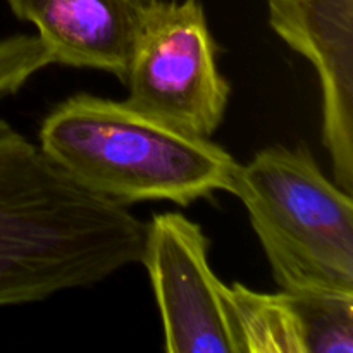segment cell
<instances>
[{
	"label": "cell",
	"mask_w": 353,
	"mask_h": 353,
	"mask_svg": "<svg viewBox=\"0 0 353 353\" xmlns=\"http://www.w3.org/2000/svg\"><path fill=\"white\" fill-rule=\"evenodd\" d=\"M216 54L199 0H147L123 81L126 102L176 130L210 138L231 95Z\"/></svg>",
	"instance_id": "4"
},
{
	"label": "cell",
	"mask_w": 353,
	"mask_h": 353,
	"mask_svg": "<svg viewBox=\"0 0 353 353\" xmlns=\"http://www.w3.org/2000/svg\"><path fill=\"white\" fill-rule=\"evenodd\" d=\"M45 155L83 188L123 205H190L234 192L240 164L210 138L169 126L123 100L78 93L41 123Z\"/></svg>",
	"instance_id": "2"
},
{
	"label": "cell",
	"mask_w": 353,
	"mask_h": 353,
	"mask_svg": "<svg viewBox=\"0 0 353 353\" xmlns=\"http://www.w3.org/2000/svg\"><path fill=\"white\" fill-rule=\"evenodd\" d=\"M140 262L154 288L169 353H238L224 283L209 264V238L179 212L145 224Z\"/></svg>",
	"instance_id": "5"
},
{
	"label": "cell",
	"mask_w": 353,
	"mask_h": 353,
	"mask_svg": "<svg viewBox=\"0 0 353 353\" xmlns=\"http://www.w3.org/2000/svg\"><path fill=\"white\" fill-rule=\"evenodd\" d=\"M52 64L38 34H14L0 40V97L16 93L34 72Z\"/></svg>",
	"instance_id": "10"
},
{
	"label": "cell",
	"mask_w": 353,
	"mask_h": 353,
	"mask_svg": "<svg viewBox=\"0 0 353 353\" xmlns=\"http://www.w3.org/2000/svg\"><path fill=\"white\" fill-rule=\"evenodd\" d=\"M283 292L353 295V200L305 147H268L234 192Z\"/></svg>",
	"instance_id": "3"
},
{
	"label": "cell",
	"mask_w": 353,
	"mask_h": 353,
	"mask_svg": "<svg viewBox=\"0 0 353 353\" xmlns=\"http://www.w3.org/2000/svg\"><path fill=\"white\" fill-rule=\"evenodd\" d=\"M269 24L316 68L334 183L353 190V0H268Z\"/></svg>",
	"instance_id": "6"
},
{
	"label": "cell",
	"mask_w": 353,
	"mask_h": 353,
	"mask_svg": "<svg viewBox=\"0 0 353 353\" xmlns=\"http://www.w3.org/2000/svg\"><path fill=\"white\" fill-rule=\"evenodd\" d=\"M224 303L238 353H305V336L293 293H259L224 285Z\"/></svg>",
	"instance_id": "8"
},
{
	"label": "cell",
	"mask_w": 353,
	"mask_h": 353,
	"mask_svg": "<svg viewBox=\"0 0 353 353\" xmlns=\"http://www.w3.org/2000/svg\"><path fill=\"white\" fill-rule=\"evenodd\" d=\"M305 336V353L353 352V295L293 293Z\"/></svg>",
	"instance_id": "9"
},
{
	"label": "cell",
	"mask_w": 353,
	"mask_h": 353,
	"mask_svg": "<svg viewBox=\"0 0 353 353\" xmlns=\"http://www.w3.org/2000/svg\"><path fill=\"white\" fill-rule=\"evenodd\" d=\"M145 223L83 188L0 119V307L88 288L140 262Z\"/></svg>",
	"instance_id": "1"
},
{
	"label": "cell",
	"mask_w": 353,
	"mask_h": 353,
	"mask_svg": "<svg viewBox=\"0 0 353 353\" xmlns=\"http://www.w3.org/2000/svg\"><path fill=\"white\" fill-rule=\"evenodd\" d=\"M31 23L52 64L107 71L124 81L147 0H6Z\"/></svg>",
	"instance_id": "7"
}]
</instances>
